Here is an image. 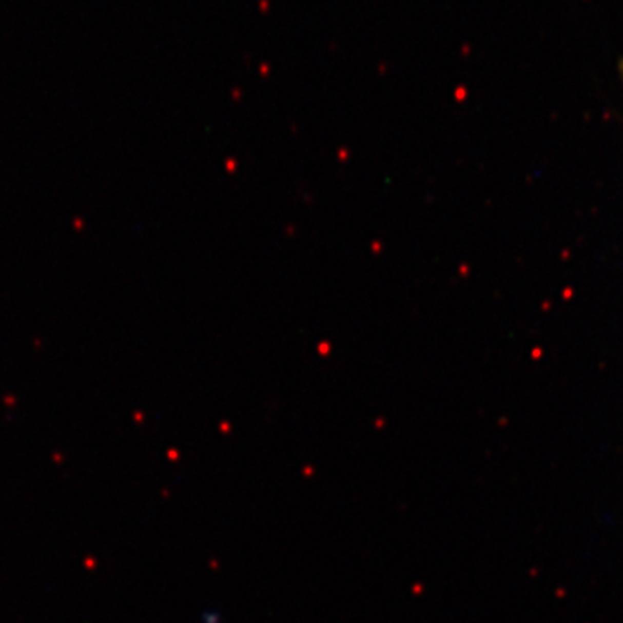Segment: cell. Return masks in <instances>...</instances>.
Here are the masks:
<instances>
[{"instance_id":"1","label":"cell","mask_w":623,"mask_h":623,"mask_svg":"<svg viewBox=\"0 0 623 623\" xmlns=\"http://www.w3.org/2000/svg\"><path fill=\"white\" fill-rule=\"evenodd\" d=\"M620 73H621V78H623V61H621V64H620Z\"/></svg>"}]
</instances>
